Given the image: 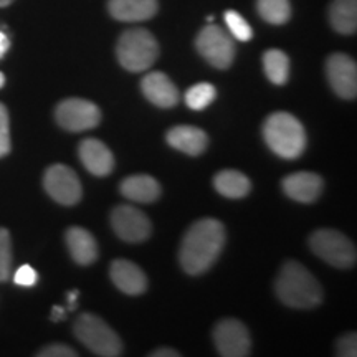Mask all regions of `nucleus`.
Listing matches in <instances>:
<instances>
[{"label":"nucleus","mask_w":357,"mask_h":357,"mask_svg":"<svg viewBox=\"0 0 357 357\" xmlns=\"http://www.w3.org/2000/svg\"><path fill=\"white\" fill-rule=\"evenodd\" d=\"M336 356L356 357L357 356V336L356 333H347L339 337L336 342Z\"/></svg>","instance_id":"29"},{"label":"nucleus","mask_w":357,"mask_h":357,"mask_svg":"<svg viewBox=\"0 0 357 357\" xmlns=\"http://www.w3.org/2000/svg\"><path fill=\"white\" fill-rule=\"evenodd\" d=\"M329 22L334 32L354 35L357 30V0H333L329 6Z\"/></svg>","instance_id":"22"},{"label":"nucleus","mask_w":357,"mask_h":357,"mask_svg":"<svg viewBox=\"0 0 357 357\" xmlns=\"http://www.w3.org/2000/svg\"><path fill=\"white\" fill-rule=\"evenodd\" d=\"M111 281L116 288L129 296H137L147 289V278L144 271L136 263L129 260H114L109 266Z\"/></svg>","instance_id":"16"},{"label":"nucleus","mask_w":357,"mask_h":357,"mask_svg":"<svg viewBox=\"0 0 357 357\" xmlns=\"http://www.w3.org/2000/svg\"><path fill=\"white\" fill-rule=\"evenodd\" d=\"M65 314H66V311L63 310V307H58V306H55L52 310V321H61V319H65Z\"/></svg>","instance_id":"34"},{"label":"nucleus","mask_w":357,"mask_h":357,"mask_svg":"<svg viewBox=\"0 0 357 357\" xmlns=\"http://www.w3.org/2000/svg\"><path fill=\"white\" fill-rule=\"evenodd\" d=\"M213 344L223 357H247L252 351L248 329L238 319H222L213 329Z\"/></svg>","instance_id":"10"},{"label":"nucleus","mask_w":357,"mask_h":357,"mask_svg":"<svg viewBox=\"0 0 357 357\" xmlns=\"http://www.w3.org/2000/svg\"><path fill=\"white\" fill-rule=\"evenodd\" d=\"M275 291L283 305L294 310H310L323 301L319 281L307 271V268L293 260L281 266L275 281Z\"/></svg>","instance_id":"2"},{"label":"nucleus","mask_w":357,"mask_h":357,"mask_svg":"<svg viewBox=\"0 0 357 357\" xmlns=\"http://www.w3.org/2000/svg\"><path fill=\"white\" fill-rule=\"evenodd\" d=\"M12 271V238L7 229H0V283L7 281Z\"/></svg>","instance_id":"27"},{"label":"nucleus","mask_w":357,"mask_h":357,"mask_svg":"<svg viewBox=\"0 0 357 357\" xmlns=\"http://www.w3.org/2000/svg\"><path fill=\"white\" fill-rule=\"evenodd\" d=\"M213 187L223 197L242 199L247 197L252 190V182L245 174L234 171V169H225L213 177Z\"/></svg>","instance_id":"21"},{"label":"nucleus","mask_w":357,"mask_h":357,"mask_svg":"<svg viewBox=\"0 0 357 357\" xmlns=\"http://www.w3.org/2000/svg\"><path fill=\"white\" fill-rule=\"evenodd\" d=\"M77 298H78V291H71L68 293V303H70V311L77 307Z\"/></svg>","instance_id":"35"},{"label":"nucleus","mask_w":357,"mask_h":357,"mask_svg":"<svg viewBox=\"0 0 357 357\" xmlns=\"http://www.w3.org/2000/svg\"><path fill=\"white\" fill-rule=\"evenodd\" d=\"M78 155L79 160L83 162V166L86 167L88 172H91L93 176L105 177L108 174L113 172L114 169V158L113 153L109 151V147L95 137H88L79 142L78 147Z\"/></svg>","instance_id":"14"},{"label":"nucleus","mask_w":357,"mask_h":357,"mask_svg":"<svg viewBox=\"0 0 357 357\" xmlns=\"http://www.w3.org/2000/svg\"><path fill=\"white\" fill-rule=\"evenodd\" d=\"M37 356L38 357H77L78 352L65 344H50V346H45Z\"/></svg>","instance_id":"31"},{"label":"nucleus","mask_w":357,"mask_h":357,"mask_svg":"<svg viewBox=\"0 0 357 357\" xmlns=\"http://www.w3.org/2000/svg\"><path fill=\"white\" fill-rule=\"evenodd\" d=\"M109 15L119 22H144L153 19L159 10L158 0H109Z\"/></svg>","instance_id":"17"},{"label":"nucleus","mask_w":357,"mask_h":357,"mask_svg":"<svg viewBox=\"0 0 357 357\" xmlns=\"http://www.w3.org/2000/svg\"><path fill=\"white\" fill-rule=\"evenodd\" d=\"M55 118L66 131L83 132L101 123V111L95 102L82 98H68L56 106Z\"/></svg>","instance_id":"8"},{"label":"nucleus","mask_w":357,"mask_h":357,"mask_svg":"<svg viewBox=\"0 0 357 357\" xmlns=\"http://www.w3.org/2000/svg\"><path fill=\"white\" fill-rule=\"evenodd\" d=\"M73 333L93 354L101 357H118L123 354V342L106 321L95 314H79L73 324Z\"/></svg>","instance_id":"5"},{"label":"nucleus","mask_w":357,"mask_h":357,"mask_svg":"<svg viewBox=\"0 0 357 357\" xmlns=\"http://www.w3.org/2000/svg\"><path fill=\"white\" fill-rule=\"evenodd\" d=\"M114 234L124 242L139 243L151 236L153 225L144 212L131 205H118L111 213Z\"/></svg>","instance_id":"11"},{"label":"nucleus","mask_w":357,"mask_h":357,"mask_svg":"<svg viewBox=\"0 0 357 357\" xmlns=\"http://www.w3.org/2000/svg\"><path fill=\"white\" fill-rule=\"evenodd\" d=\"M257 10L271 25H284L291 19L289 0H257Z\"/></svg>","instance_id":"24"},{"label":"nucleus","mask_w":357,"mask_h":357,"mask_svg":"<svg viewBox=\"0 0 357 357\" xmlns=\"http://www.w3.org/2000/svg\"><path fill=\"white\" fill-rule=\"evenodd\" d=\"M310 247L321 260L329 263L334 268L346 270V268L354 266L357 261L354 243L337 230H316L310 238Z\"/></svg>","instance_id":"6"},{"label":"nucleus","mask_w":357,"mask_h":357,"mask_svg":"<svg viewBox=\"0 0 357 357\" xmlns=\"http://www.w3.org/2000/svg\"><path fill=\"white\" fill-rule=\"evenodd\" d=\"M119 190L126 199L139 204L155 202L162 194L159 182L154 177L146 176V174L126 177L119 185Z\"/></svg>","instance_id":"20"},{"label":"nucleus","mask_w":357,"mask_h":357,"mask_svg":"<svg viewBox=\"0 0 357 357\" xmlns=\"http://www.w3.org/2000/svg\"><path fill=\"white\" fill-rule=\"evenodd\" d=\"M70 255L78 265H91L98 258V243L95 236L82 227H70L65 235Z\"/></svg>","instance_id":"19"},{"label":"nucleus","mask_w":357,"mask_h":357,"mask_svg":"<svg viewBox=\"0 0 357 357\" xmlns=\"http://www.w3.org/2000/svg\"><path fill=\"white\" fill-rule=\"evenodd\" d=\"M166 141L174 149L187 155H200L208 146V136L205 131L197 126H187V124L172 128L166 134Z\"/></svg>","instance_id":"18"},{"label":"nucleus","mask_w":357,"mask_h":357,"mask_svg":"<svg viewBox=\"0 0 357 357\" xmlns=\"http://www.w3.org/2000/svg\"><path fill=\"white\" fill-rule=\"evenodd\" d=\"M13 0H0V7H8Z\"/></svg>","instance_id":"36"},{"label":"nucleus","mask_w":357,"mask_h":357,"mask_svg":"<svg viewBox=\"0 0 357 357\" xmlns=\"http://www.w3.org/2000/svg\"><path fill=\"white\" fill-rule=\"evenodd\" d=\"M10 149V119L7 108L0 102V158H6Z\"/></svg>","instance_id":"28"},{"label":"nucleus","mask_w":357,"mask_h":357,"mask_svg":"<svg viewBox=\"0 0 357 357\" xmlns=\"http://www.w3.org/2000/svg\"><path fill=\"white\" fill-rule=\"evenodd\" d=\"M217 98V89L211 83H197L187 89L185 105L192 111H204Z\"/></svg>","instance_id":"25"},{"label":"nucleus","mask_w":357,"mask_h":357,"mask_svg":"<svg viewBox=\"0 0 357 357\" xmlns=\"http://www.w3.org/2000/svg\"><path fill=\"white\" fill-rule=\"evenodd\" d=\"M8 48H10V40H8L7 35L0 30V58L6 56Z\"/></svg>","instance_id":"33"},{"label":"nucleus","mask_w":357,"mask_h":357,"mask_svg":"<svg viewBox=\"0 0 357 357\" xmlns=\"http://www.w3.org/2000/svg\"><path fill=\"white\" fill-rule=\"evenodd\" d=\"M141 91L158 108H174L178 102V89L162 71H151L141 82Z\"/></svg>","instance_id":"13"},{"label":"nucleus","mask_w":357,"mask_h":357,"mask_svg":"<svg viewBox=\"0 0 357 357\" xmlns=\"http://www.w3.org/2000/svg\"><path fill=\"white\" fill-rule=\"evenodd\" d=\"M119 65L131 73L149 70L159 56V43L149 30L129 29L116 43Z\"/></svg>","instance_id":"4"},{"label":"nucleus","mask_w":357,"mask_h":357,"mask_svg":"<svg viewBox=\"0 0 357 357\" xmlns=\"http://www.w3.org/2000/svg\"><path fill=\"white\" fill-rule=\"evenodd\" d=\"M326 77L333 91L344 100L357 95V65L346 53H333L326 61Z\"/></svg>","instance_id":"12"},{"label":"nucleus","mask_w":357,"mask_h":357,"mask_svg":"<svg viewBox=\"0 0 357 357\" xmlns=\"http://www.w3.org/2000/svg\"><path fill=\"white\" fill-rule=\"evenodd\" d=\"M3 84H6V77H3V73H0V88H2Z\"/></svg>","instance_id":"37"},{"label":"nucleus","mask_w":357,"mask_h":357,"mask_svg":"<svg viewBox=\"0 0 357 357\" xmlns=\"http://www.w3.org/2000/svg\"><path fill=\"white\" fill-rule=\"evenodd\" d=\"M195 48L207 63L213 68L227 70L234 63L235 43L231 35L218 25H207L195 38Z\"/></svg>","instance_id":"7"},{"label":"nucleus","mask_w":357,"mask_h":357,"mask_svg":"<svg viewBox=\"0 0 357 357\" xmlns=\"http://www.w3.org/2000/svg\"><path fill=\"white\" fill-rule=\"evenodd\" d=\"M223 19H225L227 29H229L230 35L235 40H238V42H248V40H252L253 37L252 26H250L248 22L245 20L238 12L227 10L225 15H223Z\"/></svg>","instance_id":"26"},{"label":"nucleus","mask_w":357,"mask_h":357,"mask_svg":"<svg viewBox=\"0 0 357 357\" xmlns=\"http://www.w3.org/2000/svg\"><path fill=\"white\" fill-rule=\"evenodd\" d=\"M43 187L47 194L61 205H75L82 200V182L73 169L65 164H53L43 176Z\"/></svg>","instance_id":"9"},{"label":"nucleus","mask_w":357,"mask_h":357,"mask_svg":"<svg viewBox=\"0 0 357 357\" xmlns=\"http://www.w3.org/2000/svg\"><path fill=\"white\" fill-rule=\"evenodd\" d=\"M225 227L217 218H200L182 238L178 261L185 273L202 275L217 261L225 245Z\"/></svg>","instance_id":"1"},{"label":"nucleus","mask_w":357,"mask_h":357,"mask_svg":"<svg viewBox=\"0 0 357 357\" xmlns=\"http://www.w3.org/2000/svg\"><path fill=\"white\" fill-rule=\"evenodd\" d=\"M149 356H153V357H181V352H177V351H174V349H158V351H154V352H151Z\"/></svg>","instance_id":"32"},{"label":"nucleus","mask_w":357,"mask_h":357,"mask_svg":"<svg viewBox=\"0 0 357 357\" xmlns=\"http://www.w3.org/2000/svg\"><path fill=\"white\" fill-rule=\"evenodd\" d=\"M263 137L266 146L283 159H296L305 153L307 137L305 126L293 114L278 111L263 123Z\"/></svg>","instance_id":"3"},{"label":"nucleus","mask_w":357,"mask_h":357,"mask_svg":"<svg viewBox=\"0 0 357 357\" xmlns=\"http://www.w3.org/2000/svg\"><path fill=\"white\" fill-rule=\"evenodd\" d=\"M281 187L289 199L301 204H311L319 199L324 182L314 172H294L283 178Z\"/></svg>","instance_id":"15"},{"label":"nucleus","mask_w":357,"mask_h":357,"mask_svg":"<svg viewBox=\"0 0 357 357\" xmlns=\"http://www.w3.org/2000/svg\"><path fill=\"white\" fill-rule=\"evenodd\" d=\"M263 70L266 78L273 84H284L289 77V58L278 48H271L263 55Z\"/></svg>","instance_id":"23"},{"label":"nucleus","mask_w":357,"mask_h":357,"mask_svg":"<svg viewBox=\"0 0 357 357\" xmlns=\"http://www.w3.org/2000/svg\"><path fill=\"white\" fill-rule=\"evenodd\" d=\"M38 280V275L37 271L33 270L30 265H22L19 270L15 271V275H13V281H15V284H19V287H33L35 283H37Z\"/></svg>","instance_id":"30"}]
</instances>
